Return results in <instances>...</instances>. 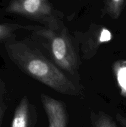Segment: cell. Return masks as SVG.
<instances>
[{
    "mask_svg": "<svg viewBox=\"0 0 126 127\" xmlns=\"http://www.w3.org/2000/svg\"><path fill=\"white\" fill-rule=\"evenodd\" d=\"M6 50L11 60L24 73L63 94L79 95L81 89L39 51L21 41L8 40Z\"/></svg>",
    "mask_w": 126,
    "mask_h": 127,
    "instance_id": "1",
    "label": "cell"
},
{
    "mask_svg": "<svg viewBox=\"0 0 126 127\" xmlns=\"http://www.w3.org/2000/svg\"><path fill=\"white\" fill-rule=\"evenodd\" d=\"M37 35L46 40L51 57L57 66L70 74L78 69V59L70 37L65 28L53 30L46 27L24 26Z\"/></svg>",
    "mask_w": 126,
    "mask_h": 127,
    "instance_id": "2",
    "label": "cell"
},
{
    "mask_svg": "<svg viewBox=\"0 0 126 127\" xmlns=\"http://www.w3.org/2000/svg\"><path fill=\"white\" fill-rule=\"evenodd\" d=\"M7 10L43 24L47 28L61 29L59 21L48 0H13Z\"/></svg>",
    "mask_w": 126,
    "mask_h": 127,
    "instance_id": "3",
    "label": "cell"
},
{
    "mask_svg": "<svg viewBox=\"0 0 126 127\" xmlns=\"http://www.w3.org/2000/svg\"><path fill=\"white\" fill-rule=\"evenodd\" d=\"M80 38L83 58L90 60L96 54L101 45L112 39V34L106 27L101 25H93L89 30L82 34Z\"/></svg>",
    "mask_w": 126,
    "mask_h": 127,
    "instance_id": "4",
    "label": "cell"
},
{
    "mask_svg": "<svg viewBox=\"0 0 126 127\" xmlns=\"http://www.w3.org/2000/svg\"><path fill=\"white\" fill-rule=\"evenodd\" d=\"M41 100L48 119V127H67V114L64 103L46 94H41Z\"/></svg>",
    "mask_w": 126,
    "mask_h": 127,
    "instance_id": "5",
    "label": "cell"
},
{
    "mask_svg": "<svg viewBox=\"0 0 126 127\" xmlns=\"http://www.w3.org/2000/svg\"><path fill=\"white\" fill-rule=\"evenodd\" d=\"M35 117L28 98L24 96L16 107L11 127H34Z\"/></svg>",
    "mask_w": 126,
    "mask_h": 127,
    "instance_id": "6",
    "label": "cell"
},
{
    "mask_svg": "<svg viewBox=\"0 0 126 127\" xmlns=\"http://www.w3.org/2000/svg\"><path fill=\"white\" fill-rule=\"evenodd\" d=\"M113 69L121 94L126 97V61H117L114 64Z\"/></svg>",
    "mask_w": 126,
    "mask_h": 127,
    "instance_id": "7",
    "label": "cell"
},
{
    "mask_svg": "<svg viewBox=\"0 0 126 127\" xmlns=\"http://www.w3.org/2000/svg\"><path fill=\"white\" fill-rule=\"evenodd\" d=\"M91 121L93 127H117L112 119L102 112L91 114Z\"/></svg>",
    "mask_w": 126,
    "mask_h": 127,
    "instance_id": "8",
    "label": "cell"
},
{
    "mask_svg": "<svg viewBox=\"0 0 126 127\" xmlns=\"http://www.w3.org/2000/svg\"><path fill=\"white\" fill-rule=\"evenodd\" d=\"M125 0H106V11L112 19H116L122 12Z\"/></svg>",
    "mask_w": 126,
    "mask_h": 127,
    "instance_id": "9",
    "label": "cell"
},
{
    "mask_svg": "<svg viewBox=\"0 0 126 127\" xmlns=\"http://www.w3.org/2000/svg\"><path fill=\"white\" fill-rule=\"evenodd\" d=\"M23 27L16 24H0V42L8 40L13 35L15 31Z\"/></svg>",
    "mask_w": 126,
    "mask_h": 127,
    "instance_id": "10",
    "label": "cell"
},
{
    "mask_svg": "<svg viewBox=\"0 0 126 127\" xmlns=\"http://www.w3.org/2000/svg\"><path fill=\"white\" fill-rule=\"evenodd\" d=\"M116 117H117V120L121 124V125H122L124 127H126V117H124L119 114H117L116 115Z\"/></svg>",
    "mask_w": 126,
    "mask_h": 127,
    "instance_id": "11",
    "label": "cell"
},
{
    "mask_svg": "<svg viewBox=\"0 0 126 127\" xmlns=\"http://www.w3.org/2000/svg\"><path fill=\"white\" fill-rule=\"evenodd\" d=\"M0 121H1V117H0Z\"/></svg>",
    "mask_w": 126,
    "mask_h": 127,
    "instance_id": "12",
    "label": "cell"
}]
</instances>
